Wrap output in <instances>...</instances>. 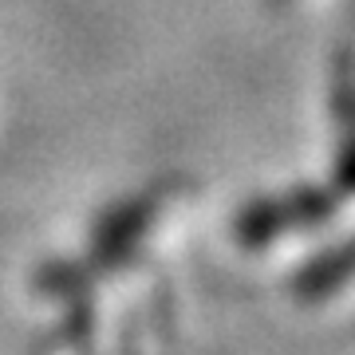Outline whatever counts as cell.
<instances>
[{"mask_svg": "<svg viewBox=\"0 0 355 355\" xmlns=\"http://www.w3.org/2000/svg\"><path fill=\"white\" fill-rule=\"evenodd\" d=\"M324 214H328V202L316 198V193H296V198H284V202H265L241 217V237L257 245L292 225H312Z\"/></svg>", "mask_w": 355, "mask_h": 355, "instance_id": "1", "label": "cell"}]
</instances>
